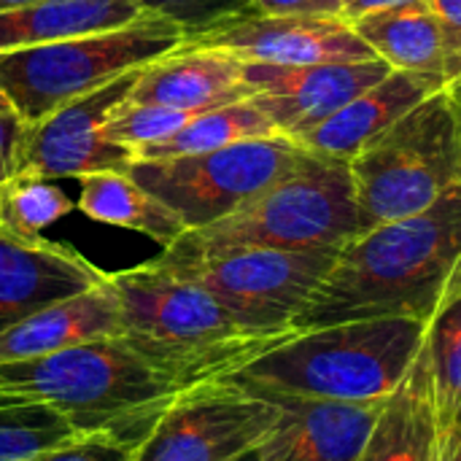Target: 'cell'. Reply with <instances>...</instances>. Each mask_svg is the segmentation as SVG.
Masks as SVG:
<instances>
[{
    "label": "cell",
    "instance_id": "cell-32",
    "mask_svg": "<svg viewBox=\"0 0 461 461\" xmlns=\"http://www.w3.org/2000/svg\"><path fill=\"white\" fill-rule=\"evenodd\" d=\"M408 3H416V0H343L340 19L354 24L362 16H370V14H378V11H389V8H400V5H408Z\"/></svg>",
    "mask_w": 461,
    "mask_h": 461
},
{
    "label": "cell",
    "instance_id": "cell-14",
    "mask_svg": "<svg viewBox=\"0 0 461 461\" xmlns=\"http://www.w3.org/2000/svg\"><path fill=\"white\" fill-rule=\"evenodd\" d=\"M105 276L65 243L0 232V335L57 300L100 286Z\"/></svg>",
    "mask_w": 461,
    "mask_h": 461
},
{
    "label": "cell",
    "instance_id": "cell-38",
    "mask_svg": "<svg viewBox=\"0 0 461 461\" xmlns=\"http://www.w3.org/2000/svg\"><path fill=\"white\" fill-rule=\"evenodd\" d=\"M3 111H11V105H8V100H5V95L0 92V113H3Z\"/></svg>",
    "mask_w": 461,
    "mask_h": 461
},
{
    "label": "cell",
    "instance_id": "cell-5",
    "mask_svg": "<svg viewBox=\"0 0 461 461\" xmlns=\"http://www.w3.org/2000/svg\"><path fill=\"white\" fill-rule=\"evenodd\" d=\"M362 235L351 162L303 149L294 167L227 219L184 232L186 251L343 249Z\"/></svg>",
    "mask_w": 461,
    "mask_h": 461
},
{
    "label": "cell",
    "instance_id": "cell-8",
    "mask_svg": "<svg viewBox=\"0 0 461 461\" xmlns=\"http://www.w3.org/2000/svg\"><path fill=\"white\" fill-rule=\"evenodd\" d=\"M340 249H162V267L203 286L240 327L257 335H289L292 324L332 270Z\"/></svg>",
    "mask_w": 461,
    "mask_h": 461
},
{
    "label": "cell",
    "instance_id": "cell-17",
    "mask_svg": "<svg viewBox=\"0 0 461 461\" xmlns=\"http://www.w3.org/2000/svg\"><path fill=\"white\" fill-rule=\"evenodd\" d=\"M351 27L392 70L435 78L446 89L461 81L454 35L427 0L362 16Z\"/></svg>",
    "mask_w": 461,
    "mask_h": 461
},
{
    "label": "cell",
    "instance_id": "cell-30",
    "mask_svg": "<svg viewBox=\"0 0 461 461\" xmlns=\"http://www.w3.org/2000/svg\"><path fill=\"white\" fill-rule=\"evenodd\" d=\"M265 16H340L343 0H251Z\"/></svg>",
    "mask_w": 461,
    "mask_h": 461
},
{
    "label": "cell",
    "instance_id": "cell-7",
    "mask_svg": "<svg viewBox=\"0 0 461 461\" xmlns=\"http://www.w3.org/2000/svg\"><path fill=\"white\" fill-rule=\"evenodd\" d=\"M181 43L184 30L176 22L143 11L113 30L0 51V92L11 111L32 124Z\"/></svg>",
    "mask_w": 461,
    "mask_h": 461
},
{
    "label": "cell",
    "instance_id": "cell-20",
    "mask_svg": "<svg viewBox=\"0 0 461 461\" xmlns=\"http://www.w3.org/2000/svg\"><path fill=\"white\" fill-rule=\"evenodd\" d=\"M359 461H443V432L424 346L405 381L381 405Z\"/></svg>",
    "mask_w": 461,
    "mask_h": 461
},
{
    "label": "cell",
    "instance_id": "cell-22",
    "mask_svg": "<svg viewBox=\"0 0 461 461\" xmlns=\"http://www.w3.org/2000/svg\"><path fill=\"white\" fill-rule=\"evenodd\" d=\"M81 194L76 208L92 221L124 227L157 240L162 249L173 246L184 232V221L154 194H149L127 170H100L78 178Z\"/></svg>",
    "mask_w": 461,
    "mask_h": 461
},
{
    "label": "cell",
    "instance_id": "cell-31",
    "mask_svg": "<svg viewBox=\"0 0 461 461\" xmlns=\"http://www.w3.org/2000/svg\"><path fill=\"white\" fill-rule=\"evenodd\" d=\"M22 132H24V122L14 111H3L0 113V186L16 178Z\"/></svg>",
    "mask_w": 461,
    "mask_h": 461
},
{
    "label": "cell",
    "instance_id": "cell-2",
    "mask_svg": "<svg viewBox=\"0 0 461 461\" xmlns=\"http://www.w3.org/2000/svg\"><path fill=\"white\" fill-rule=\"evenodd\" d=\"M119 300V340L184 392L227 381L289 335H257L240 327L203 286L157 259L108 273Z\"/></svg>",
    "mask_w": 461,
    "mask_h": 461
},
{
    "label": "cell",
    "instance_id": "cell-21",
    "mask_svg": "<svg viewBox=\"0 0 461 461\" xmlns=\"http://www.w3.org/2000/svg\"><path fill=\"white\" fill-rule=\"evenodd\" d=\"M140 14L132 0H32L0 11V51L113 30Z\"/></svg>",
    "mask_w": 461,
    "mask_h": 461
},
{
    "label": "cell",
    "instance_id": "cell-26",
    "mask_svg": "<svg viewBox=\"0 0 461 461\" xmlns=\"http://www.w3.org/2000/svg\"><path fill=\"white\" fill-rule=\"evenodd\" d=\"M76 205L68 194L43 178L16 176L0 186V232L16 238H41Z\"/></svg>",
    "mask_w": 461,
    "mask_h": 461
},
{
    "label": "cell",
    "instance_id": "cell-9",
    "mask_svg": "<svg viewBox=\"0 0 461 461\" xmlns=\"http://www.w3.org/2000/svg\"><path fill=\"white\" fill-rule=\"evenodd\" d=\"M300 151L297 140L267 135L192 157L132 159L127 173L165 203L189 232L205 230L251 203L294 167Z\"/></svg>",
    "mask_w": 461,
    "mask_h": 461
},
{
    "label": "cell",
    "instance_id": "cell-25",
    "mask_svg": "<svg viewBox=\"0 0 461 461\" xmlns=\"http://www.w3.org/2000/svg\"><path fill=\"white\" fill-rule=\"evenodd\" d=\"M81 438L59 413L0 400V461H35Z\"/></svg>",
    "mask_w": 461,
    "mask_h": 461
},
{
    "label": "cell",
    "instance_id": "cell-27",
    "mask_svg": "<svg viewBox=\"0 0 461 461\" xmlns=\"http://www.w3.org/2000/svg\"><path fill=\"white\" fill-rule=\"evenodd\" d=\"M194 116L197 113L192 111H176V108H162V105H135L124 100L105 122V138L119 146H127L135 157L138 149H146L170 138Z\"/></svg>",
    "mask_w": 461,
    "mask_h": 461
},
{
    "label": "cell",
    "instance_id": "cell-1",
    "mask_svg": "<svg viewBox=\"0 0 461 461\" xmlns=\"http://www.w3.org/2000/svg\"><path fill=\"white\" fill-rule=\"evenodd\" d=\"M461 281V184L427 211L373 227L346 243L292 330L365 321H429Z\"/></svg>",
    "mask_w": 461,
    "mask_h": 461
},
{
    "label": "cell",
    "instance_id": "cell-35",
    "mask_svg": "<svg viewBox=\"0 0 461 461\" xmlns=\"http://www.w3.org/2000/svg\"><path fill=\"white\" fill-rule=\"evenodd\" d=\"M24 3H32V0H0V11L16 8V5H24Z\"/></svg>",
    "mask_w": 461,
    "mask_h": 461
},
{
    "label": "cell",
    "instance_id": "cell-33",
    "mask_svg": "<svg viewBox=\"0 0 461 461\" xmlns=\"http://www.w3.org/2000/svg\"><path fill=\"white\" fill-rule=\"evenodd\" d=\"M429 8L443 19V24L451 30L454 43H456V54L461 62V0H427ZM459 84V81H456Z\"/></svg>",
    "mask_w": 461,
    "mask_h": 461
},
{
    "label": "cell",
    "instance_id": "cell-11",
    "mask_svg": "<svg viewBox=\"0 0 461 461\" xmlns=\"http://www.w3.org/2000/svg\"><path fill=\"white\" fill-rule=\"evenodd\" d=\"M143 68L57 108L41 122L24 124L16 176L54 181L100 170H127L135 157L127 146L105 138V122L130 97Z\"/></svg>",
    "mask_w": 461,
    "mask_h": 461
},
{
    "label": "cell",
    "instance_id": "cell-12",
    "mask_svg": "<svg viewBox=\"0 0 461 461\" xmlns=\"http://www.w3.org/2000/svg\"><path fill=\"white\" fill-rule=\"evenodd\" d=\"M389 73L392 68L381 57L300 68L246 62L243 68L246 84L251 86V100L267 113L276 130L292 140H300Z\"/></svg>",
    "mask_w": 461,
    "mask_h": 461
},
{
    "label": "cell",
    "instance_id": "cell-4",
    "mask_svg": "<svg viewBox=\"0 0 461 461\" xmlns=\"http://www.w3.org/2000/svg\"><path fill=\"white\" fill-rule=\"evenodd\" d=\"M424 330L419 319H365L294 332L227 381L319 402H386L413 367Z\"/></svg>",
    "mask_w": 461,
    "mask_h": 461
},
{
    "label": "cell",
    "instance_id": "cell-13",
    "mask_svg": "<svg viewBox=\"0 0 461 461\" xmlns=\"http://www.w3.org/2000/svg\"><path fill=\"white\" fill-rule=\"evenodd\" d=\"M184 43L216 46L238 54L243 62L278 68L362 62L378 54L340 16H265L249 14L200 32Z\"/></svg>",
    "mask_w": 461,
    "mask_h": 461
},
{
    "label": "cell",
    "instance_id": "cell-28",
    "mask_svg": "<svg viewBox=\"0 0 461 461\" xmlns=\"http://www.w3.org/2000/svg\"><path fill=\"white\" fill-rule=\"evenodd\" d=\"M140 11L165 16L184 30V41L238 16L257 14L251 0H132Z\"/></svg>",
    "mask_w": 461,
    "mask_h": 461
},
{
    "label": "cell",
    "instance_id": "cell-24",
    "mask_svg": "<svg viewBox=\"0 0 461 461\" xmlns=\"http://www.w3.org/2000/svg\"><path fill=\"white\" fill-rule=\"evenodd\" d=\"M443 446L461 435V281L443 297L424 330Z\"/></svg>",
    "mask_w": 461,
    "mask_h": 461
},
{
    "label": "cell",
    "instance_id": "cell-18",
    "mask_svg": "<svg viewBox=\"0 0 461 461\" xmlns=\"http://www.w3.org/2000/svg\"><path fill=\"white\" fill-rule=\"evenodd\" d=\"M119 300L108 284L57 300L0 335V362L51 357L76 346L119 338Z\"/></svg>",
    "mask_w": 461,
    "mask_h": 461
},
{
    "label": "cell",
    "instance_id": "cell-34",
    "mask_svg": "<svg viewBox=\"0 0 461 461\" xmlns=\"http://www.w3.org/2000/svg\"><path fill=\"white\" fill-rule=\"evenodd\" d=\"M443 461H461V435H454L443 446Z\"/></svg>",
    "mask_w": 461,
    "mask_h": 461
},
{
    "label": "cell",
    "instance_id": "cell-37",
    "mask_svg": "<svg viewBox=\"0 0 461 461\" xmlns=\"http://www.w3.org/2000/svg\"><path fill=\"white\" fill-rule=\"evenodd\" d=\"M448 89H451V95H454V97L461 103V81L459 84H454V86H448Z\"/></svg>",
    "mask_w": 461,
    "mask_h": 461
},
{
    "label": "cell",
    "instance_id": "cell-10",
    "mask_svg": "<svg viewBox=\"0 0 461 461\" xmlns=\"http://www.w3.org/2000/svg\"><path fill=\"white\" fill-rule=\"evenodd\" d=\"M278 419V405L232 381L186 389L130 461H235L254 451Z\"/></svg>",
    "mask_w": 461,
    "mask_h": 461
},
{
    "label": "cell",
    "instance_id": "cell-15",
    "mask_svg": "<svg viewBox=\"0 0 461 461\" xmlns=\"http://www.w3.org/2000/svg\"><path fill=\"white\" fill-rule=\"evenodd\" d=\"M262 397L278 405V419L257 448L259 461H359L384 405H343L284 394Z\"/></svg>",
    "mask_w": 461,
    "mask_h": 461
},
{
    "label": "cell",
    "instance_id": "cell-3",
    "mask_svg": "<svg viewBox=\"0 0 461 461\" xmlns=\"http://www.w3.org/2000/svg\"><path fill=\"white\" fill-rule=\"evenodd\" d=\"M181 394L178 384L149 367L119 338L0 362V400L43 405L81 438L100 435L130 448L151 435Z\"/></svg>",
    "mask_w": 461,
    "mask_h": 461
},
{
    "label": "cell",
    "instance_id": "cell-16",
    "mask_svg": "<svg viewBox=\"0 0 461 461\" xmlns=\"http://www.w3.org/2000/svg\"><path fill=\"white\" fill-rule=\"evenodd\" d=\"M243 68L246 62L227 49L181 43L140 70L127 103L205 113L251 97Z\"/></svg>",
    "mask_w": 461,
    "mask_h": 461
},
{
    "label": "cell",
    "instance_id": "cell-19",
    "mask_svg": "<svg viewBox=\"0 0 461 461\" xmlns=\"http://www.w3.org/2000/svg\"><path fill=\"white\" fill-rule=\"evenodd\" d=\"M438 89L446 86L438 84L435 78L392 70L384 81L357 95L327 122L305 132L297 143L308 151L351 162L370 140H375L400 116H405L411 108H416Z\"/></svg>",
    "mask_w": 461,
    "mask_h": 461
},
{
    "label": "cell",
    "instance_id": "cell-36",
    "mask_svg": "<svg viewBox=\"0 0 461 461\" xmlns=\"http://www.w3.org/2000/svg\"><path fill=\"white\" fill-rule=\"evenodd\" d=\"M259 448V446H257ZM257 448L254 451H249V454H243L240 459H235V461H259V454H257Z\"/></svg>",
    "mask_w": 461,
    "mask_h": 461
},
{
    "label": "cell",
    "instance_id": "cell-6",
    "mask_svg": "<svg viewBox=\"0 0 461 461\" xmlns=\"http://www.w3.org/2000/svg\"><path fill=\"white\" fill-rule=\"evenodd\" d=\"M362 232L416 216L461 184V103L438 89L354 159Z\"/></svg>",
    "mask_w": 461,
    "mask_h": 461
},
{
    "label": "cell",
    "instance_id": "cell-29",
    "mask_svg": "<svg viewBox=\"0 0 461 461\" xmlns=\"http://www.w3.org/2000/svg\"><path fill=\"white\" fill-rule=\"evenodd\" d=\"M130 446H122L111 438H100V435H89V438H76L73 443L49 451L46 456L35 461H130L132 459Z\"/></svg>",
    "mask_w": 461,
    "mask_h": 461
},
{
    "label": "cell",
    "instance_id": "cell-23",
    "mask_svg": "<svg viewBox=\"0 0 461 461\" xmlns=\"http://www.w3.org/2000/svg\"><path fill=\"white\" fill-rule=\"evenodd\" d=\"M267 135H281L276 124L267 119V113L249 97L238 100L205 113H197L192 122H186L178 132L170 138L138 149L135 159H170V157H192V154H205L216 151L240 140L251 138H267Z\"/></svg>",
    "mask_w": 461,
    "mask_h": 461
}]
</instances>
